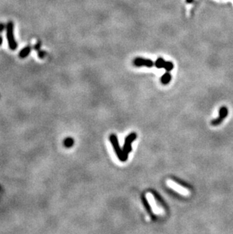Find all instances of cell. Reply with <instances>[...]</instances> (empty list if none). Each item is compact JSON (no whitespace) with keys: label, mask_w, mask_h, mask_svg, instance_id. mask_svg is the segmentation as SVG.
Returning a JSON list of instances; mask_svg holds the SVG:
<instances>
[{"label":"cell","mask_w":233,"mask_h":234,"mask_svg":"<svg viewBox=\"0 0 233 234\" xmlns=\"http://www.w3.org/2000/svg\"><path fill=\"white\" fill-rule=\"evenodd\" d=\"M110 141L111 144H112L113 147L114 149V151L116 152V156L118 157V158L121 160V162H125L127 159L128 156H127L126 154L123 152V149H121V146L119 145L118 139L117 137H116V135L111 134L110 136Z\"/></svg>","instance_id":"obj_1"},{"label":"cell","mask_w":233,"mask_h":234,"mask_svg":"<svg viewBox=\"0 0 233 234\" xmlns=\"http://www.w3.org/2000/svg\"><path fill=\"white\" fill-rule=\"evenodd\" d=\"M228 114H229V110L227 107L226 106L221 107L219 110V116L211 121V124L213 126H218L219 124H220L221 123L223 122L225 118L228 116Z\"/></svg>","instance_id":"obj_2"},{"label":"cell","mask_w":233,"mask_h":234,"mask_svg":"<svg viewBox=\"0 0 233 234\" xmlns=\"http://www.w3.org/2000/svg\"><path fill=\"white\" fill-rule=\"evenodd\" d=\"M136 137H137L136 133H132L129 135H128L127 138H126V139H125L123 151L127 156H128V154L132 151V143L136 139Z\"/></svg>","instance_id":"obj_3"},{"label":"cell","mask_w":233,"mask_h":234,"mask_svg":"<svg viewBox=\"0 0 233 234\" xmlns=\"http://www.w3.org/2000/svg\"><path fill=\"white\" fill-rule=\"evenodd\" d=\"M133 64L134 65L137 67L145 66L148 68H152L154 66V62L150 59H145V58H136L135 60L133 61Z\"/></svg>","instance_id":"obj_4"},{"label":"cell","mask_w":233,"mask_h":234,"mask_svg":"<svg viewBox=\"0 0 233 234\" xmlns=\"http://www.w3.org/2000/svg\"><path fill=\"white\" fill-rule=\"evenodd\" d=\"M12 24L9 23L8 24V30H7V37H8V43H9V46L11 49H15L17 47V44L15 43L14 37H13L12 34Z\"/></svg>","instance_id":"obj_5"},{"label":"cell","mask_w":233,"mask_h":234,"mask_svg":"<svg viewBox=\"0 0 233 234\" xmlns=\"http://www.w3.org/2000/svg\"><path fill=\"white\" fill-rule=\"evenodd\" d=\"M167 184H168V186L170 187V188H172L173 189H174V190L177 191L178 193H181L182 195H187L188 193H188V191L186 190L185 188H182V187H179V185H177L176 183H175L173 181L169 180L168 182H167Z\"/></svg>","instance_id":"obj_6"},{"label":"cell","mask_w":233,"mask_h":234,"mask_svg":"<svg viewBox=\"0 0 233 234\" xmlns=\"http://www.w3.org/2000/svg\"><path fill=\"white\" fill-rule=\"evenodd\" d=\"M147 197H148V199L149 200L150 203H151V206H152V208H153V211H154L155 213H160V211L158 209V207H157L156 205H155V202H154V200L153 199L152 195H151V194H148V195H147Z\"/></svg>","instance_id":"obj_7"},{"label":"cell","mask_w":233,"mask_h":234,"mask_svg":"<svg viewBox=\"0 0 233 234\" xmlns=\"http://www.w3.org/2000/svg\"><path fill=\"white\" fill-rule=\"evenodd\" d=\"M171 74L169 72L165 73L163 75L161 78H160V80H161V83L163 84H167V83H170V81L171 80Z\"/></svg>","instance_id":"obj_8"},{"label":"cell","mask_w":233,"mask_h":234,"mask_svg":"<svg viewBox=\"0 0 233 234\" xmlns=\"http://www.w3.org/2000/svg\"><path fill=\"white\" fill-rule=\"evenodd\" d=\"M165 63H166V62L164 60V58H158L156 62H155V63H154V65L158 68H164Z\"/></svg>","instance_id":"obj_9"},{"label":"cell","mask_w":233,"mask_h":234,"mask_svg":"<svg viewBox=\"0 0 233 234\" xmlns=\"http://www.w3.org/2000/svg\"><path fill=\"white\" fill-rule=\"evenodd\" d=\"M30 47L24 48V49L20 52L19 56H20L21 58H24V57H26L27 55H28V54L30 53Z\"/></svg>","instance_id":"obj_10"},{"label":"cell","mask_w":233,"mask_h":234,"mask_svg":"<svg viewBox=\"0 0 233 234\" xmlns=\"http://www.w3.org/2000/svg\"><path fill=\"white\" fill-rule=\"evenodd\" d=\"M164 68L166 70H167V71H170L173 68V64L172 62H166Z\"/></svg>","instance_id":"obj_11"},{"label":"cell","mask_w":233,"mask_h":234,"mask_svg":"<svg viewBox=\"0 0 233 234\" xmlns=\"http://www.w3.org/2000/svg\"><path fill=\"white\" fill-rule=\"evenodd\" d=\"M73 144V140L71 138H67L65 139V145L66 147H71Z\"/></svg>","instance_id":"obj_12"},{"label":"cell","mask_w":233,"mask_h":234,"mask_svg":"<svg viewBox=\"0 0 233 234\" xmlns=\"http://www.w3.org/2000/svg\"><path fill=\"white\" fill-rule=\"evenodd\" d=\"M143 202H144V203H145V206L147 211H151V207H150L149 203H148V198H147V199H145V198L144 197V198H143Z\"/></svg>","instance_id":"obj_13"},{"label":"cell","mask_w":233,"mask_h":234,"mask_svg":"<svg viewBox=\"0 0 233 234\" xmlns=\"http://www.w3.org/2000/svg\"><path fill=\"white\" fill-rule=\"evenodd\" d=\"M3 29H4V25L2 24H0V32H2V30H3Z\"/></svg>","instance_id":"obj_14"},{"label":"cell","mask_w":233,"mask_h":234,"mask_svg":"<svg viewBox=\"0 0 233 234\" xmlns=\"http://www.w3.org/2000/svg\"><path fill=\"white\" fill-rule=\"evenodd\" d=\"M186 2H187L188 3H191V2H193V0H186Z\"/></svg>","instance_id":"obj_15"},{"label":"cell","mask_w":233,"mask_h":234,"mask_svg":"<svg viewBox=\"0 0 233 234\" xmlns=\"http://www.w3.org/2000/svg\"><path fill=\"white\" fill-rule=\"evenodd\" d=\"M2 37H0V45L2 44Z\"/></svg>","instance_id":"obj_16"}]
</instances>
